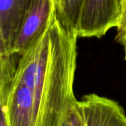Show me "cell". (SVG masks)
<instances>
[{
  "label": "cell",
  "mask_w": 126,
  "mask_h": 126,
  "mask_svg": "<svg viewBox=\"0 0 126 126\" xmlns=\"http://www.w3.org/2000/svg\"><path fill=\"white\" fill-rule=\"evenodd\" d=\"M77 38L62 26L56 12L39 39L19 59L14 78L34 95L36 126H62L78 101L74 93Z\"/></svg>",
  "instance_id": "obj_1"
},
{
  "label": "cell",
  "mask_w": 126,
  "mask_h": 126,
  "mask_svg": "<svg viewBox=\"0 0 126 126\" xmlns=\"http://www.w3.org/2000/svg\"><path fill=\"white\" fill-rule=\"evenodd\" d=\"M119 16L120 0H83L78 37L101 38L116 27Z\"/></svg>",
  "instance_id": "obj_2"
},
{
  "label": "cell",
  "mask_w": 126,
  "mask_h": 126,
  "mask_svg": "<svg viewBox=\"0 0 126 126\" xmlns=\"http://www.w3.org/2000/svg\"><path fill=\"white\" fill-rule=\"evenodd\" d=\"M56 11L53 0H33L22 22L11 53L22 55L28 50L44 33Z\"/></svg>",
  "instance_id": "obj_3"
},
{
  "label": "cell",
  "mask_w": 126,
  "mask_h": 126,
  "mask_svg": "<svg viewBox=\"0 0 126 126\" xmlns=\"http://www.w3.org/2000/svg\"><path fill=\"white\" fill-rule=\"evenodd\" d=\"M77 106L85 126H126V114L116 101L95 94L85 95Z\"/></svg>",
  "instance_id": "obj_4"
},
{
  "label": "cell",
  "mask_w": 126,
  "mask_h": 126,
  "mask_svg": "<svg viewBox=\"0 0 126 126\" xmlns=\"http://www.w3.org/2000/svg\"><path fill=\"white\" fill-rule=\"evenodd\" d=\"M8 126H36L38 108L31 90L14 78L5 103Z\"/></svg>",
  "instance_id": "obj_5"
},
{
  "label": "cell",
  "mask_w": 126,
  "mask_h": 126,
  "mask_svg": "<svg viewBox=\"0 0 126 126\" xmlns=\"http://www.w3.org/2000/svg\"><path fill=\"white\" fill-rule=\"evenodd\" d=\"M33 0H0V55H9Z\"/></svg>",
  "instance_id": "obj_6"
},
{
  "label": "cell",
  "mask_w": 126,
  "mask_h": 126,
  "mask_svg": "<svg viewBox=\"0 0 126 126\" xmlns=\"http://www.w3.org/2000/svg\"><path fill=\"white\" fill-rule=\"evenodd\" d=\"M20 55L11 53L0 55V126H8L5 103Z\"/></svg>",
  "instance_id": "obj_7"
},
{
  "label": "cell",
  "mask_w": 126,
  "mask_h": 126,
  "mask_svg": "<svg viewBox=\"0 0 126 126\" xmlns=\"http://www.w3.org/2000/svg\"><path fill=\"white\" fill-rule=\"evenodd\" d=\"M82 4L83 0H59L56 7L60 23L67 31L77 35Z\"/></svg>",
  "instance_id": "obj_8"
},
{
  "label": "cell",
  "mask_w": 126,
  "mask_h": 126,
  "mask_svg": "<svg viewBox=\"0 0 126 126\" xmlns=\"http://www.w3.org/2000/svg\"><path fill=\"white\" fill-rule=\"evenodd\" d=\"M116 40L122 45L126 59V0H120V16L116 25Z\"/></svg>",
  "instance_id": "obj_9"
},
{
  "label": "cell",
  "mask_w": 126,
  "mask_h": 126,
  "mask_svg": "<svg viewBox=\"0 0 126 126\" xmlns=\"http://www.w3.org/2000/svg\"><path fill=\"white\" fill-rule=\"evenodd\" d=\"M62 126H85L82 115L77 104L70 110Z\"/></svg>",
  "instance_id": "obj_10"
},
{
  "label": "cell",
  "mask_w": 126,
  "mask_h": 126,
  "mask_svg": "<svg viewBox=\"0 0 126 126\" xmlns=\"http://www.w3.org/2000/svg\"><path fill=\"white\" fill-rule=\"evenodd\" d=\"M53 2H54V4H55V6L56 7V5H58V3H59V0H53Z\"/></svg>",
  "instance_id": "obj_11"
}]
</instances>
